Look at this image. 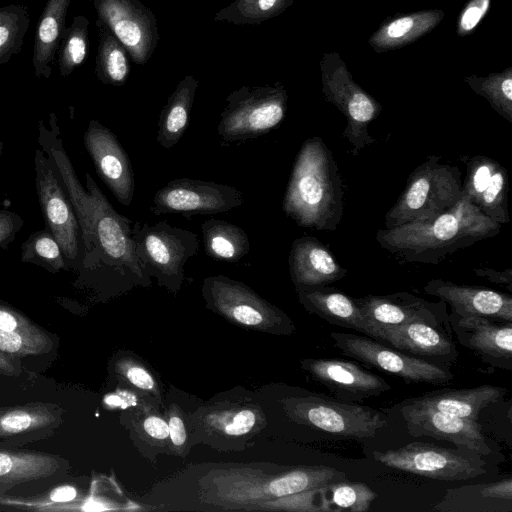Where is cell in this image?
<instances>
[{"label":"cell","instance_id":"cell-1","mask_svg":"<svg viewBox=\"0 0 512 512\" xmlns=\"http://www.w3.org/2000/svg\"><path fill=\"white\" fill-rule=\"evenodd\" d=\"M53 163L79 222L83 272L124 289L150 285L135 252L132 220L113 208L89 173L86 189L81 185L66 153L56 154Z\"/></svg>","mask_w":512,"mask_h":512},{"label":"cell","instance_id":"cell-2","mask_svg":"<svg viewBox=\"0 0 512 512\" xmlns=\"http://www.w3.org/2000/svg\"><path fill=\"white\" fill-rule=\"evenodd\" d=\"M500 228L501 224L462 196L452 208L430 220L379 229L376 241L407 262L436 264L461 248L496 236Z\"/></svg>","mask_w":512,"mask_h":512},{"label":"cell","instance_id":"cell-3","mask_svg":"<svg viewBox=\"0 0 512 512\" xmlns=\"http://www.w3.org/2000/svg\"><path fill=\"white\" fill-rule=\"evenodd\" d=\"M344 189L331 150L320 137L304 141L294 161L282 209L298 226L336 230L344 213Z\"/></svg>","mask_w":512,"mask_h":512},{"label":"cell","instance_id":"cell-4","mask_svg":"<svg viewBox=\"0 0 512 512\" xmlns=\"http://www.w3.org/2000/svg\"><path fill=\"white\" fill-rule=\"evenodd\" d=\"M429 155L408 176L396 203L385 215V228L426 221L452 208L462 197L461 172Z\"/></svg>","mask_w":512,"mask_h":512},{"label":"cell","instance_id":"cell-5","mask_svg":"<svg viewBox=\"0 0 512 512\" xmlns=\"http://www.w3.org/2000/svg\"><path fill=\"white\" fill-rule=\"evenodd\" d=\"M132 239L145 272L177 292L184 279V265L198 253L197 235L166 221L154 225L137 221L132 225Z\"/></svg>","mask_w":512,"mask_h":512},{"label":"cell","instance_id":"cell-6","mask_svg":"<svg viewBox=\"0 0 512 512\" xmlns=\"http://www.w3.org/2000/svg\"><path fill=\"white\" fill-rule=\"evenodd\" d=\"M287 100V92L280 83L242 86L226 97L217 134L225 142H241L267 134L284 119Z\"/></svg>","mask_w":512,"mask_h":512},{"label":"cell","instance_id":"cell-7","mask_svg":"<svg viewBox=\"0 0 512 512\" xmlns=\"http://www.w3.org/2000/svg\"><path fill=\"white\" fill-rule=\"evenodd\" d=\"M285 407L288 415L298 423L357 440L373 438L387 425L385 414L379 410L324 396L289 399Z\"/></svg>","mask_w":512,"mask_h":512},{"label":"cell","instance_id":"cell-8","mask_svg":"<svg viewBox=\"0 0 512 512\" xmlns=\"http://www.w3.org/2000/svg\"><path fill=\"white\" fill-rule=\"evenodd\" d=\"M330 336L343 355L397 376L407 384L440 385L454 378L448 367L405 354L366 335L331 332Z\"/></svg>","mask_w":512,"mask_h":512},{"label":"cell","instance_id":"cell-9","mask_svg":"<svg viewBox=\"0 0 512 512\" xmlns=\"http://www.w3.org/2000/svg\"><path fill=\"white\" fill-rule=\"evenodd\" d=\"M374 459L403 472L440 480L462 481L485 474V462L461 449L413 442L397 449L374 451Z\"/></svg>","mask_w":512,"mask_h":512},{"label":"cell","instance_id":"cell-10","mask_svg":"<svg viewBox=\"0 0 512 512\" xmlns=\"http://www.w3.org/2000/svg\"><path fill=\"white\" fill-rule=\"evenodd\" d=\"M36 190L46 228L60 245L68 267L81 268L80 226L54 165L42 149L35 152Z\"/></svg>","mask_w":512,"mask_h":512},{"label":"cell","instance_id":"cell-11","mask_svg":"<svg viewBox=\"0 0 512 512\" xmlns=\"http://www.w3.org/2000/svg\"><path fill=\"white\" fill-rule=\"evenodd\" d=\"M202 292L208 306L239 324L272 328L284 334L295 330L284 312L262 299L245 284L228 276L205 278Z\"/></svg>","mask_w":512,"mask_h":512},{"label":"cell","instance_id":"cell-12","mask_svg":"<svg viewBox=\"0 0 512 512\" xmlns=\"http://www.w3.org/2000/svg\"><path fill=\"white\" fill-rule=\"evenodd\" d=\"M243 203V193L233 186L178 178L169 181L154 194L150 210L155 215H208L231 211Z\"/></svg>","mask_w":512,"mask_h":512},{"label":"cell","instance_id":"cell-13","mask_svg":"<svg viewBox=\"0 0 512 512\" xmlns=\"http://www.w3.org/2000/svg\"><path fill=\"white\" fill-rule=\"evenodd\" d=\"M102 22L123 44L130 60L143 65L151 58L159 41L155 14L140 0H93Z\"/></svg>","mask_w":512,"mask_h":512},{"label":"cell","instance_id":"cell-14","mask_svg":"<svg viewBox=\"0 0 512 512\" xmlns=\"http://www.w3.org/2000/svg\"><path fill=\"white\" fill-rule=\"evenodd\" d=\"M84 146L98 176L117 201L132 203L135 177L131 161L116 135L97 120H90L84 133Z\"/></svg>","mask_w":512,"mask_h":512},{"label":"cell","instance_id":"cell-15","mask_svg":"<svg viewBox=\"0 0 512 512\" xmlns=\"http://www.w3.org/2000/svg\"><path fill=\"white\" fill-rule=\"evenodd\" d=\"M402 417L408 433L414 437L429 436L466 447L477 454L493 453L478 420L458 417L426 406L402 402Z\"/></svg>","mask_w":512,"mask_h":512},{"label":"cell","instance_id":"cell-16","mask_svg":"<svg viewBox=\"0 0 512 512\" xmlns=\"http://www.w3.org/2000/svg\"><path fill=\"white\" fill-rule=\"evenodd\" d=\"M354 300L368 322L371 332L375 327L411 322H422L451 331L446 303L442 300L432 303L408 292L367 295Z\"/></svg>","mask_w":512,"mask_h":512},{"label":"cell","instance_id":"cell-17","mask_svg":"<svg viewBox=\"0 0 512 512\" xmlns=\"http://www.w3.org/2000/svg\"><path fill=\"white\" fill-rule=\"evenodd\" d=\"M323 92L344 114L347 126L343 136L350 143L353 155L357 156L365 146L375 142L369 134V124L379 115L381 106L364 92L343 72L326 74L323 77Z\"/></svg>","mask_w":512,"mask_h":512},{"label":"cell","instance_id":"cell-18","mask_svg":"<svg viewBox=\"0 0 512 512\" xmlns=\"http://www.w3.org/2000/svg\"><path fill=\"white\" fill-rule=\"evenodd\" d=\"M372 339L405 354L448 367L458 358L451 331L422 322L372 329Z\"/></svg>","mask_w":512,"mask_h":512},{"label":"cell","instance_id":"cell-19","mask_svg":"<svg viewBox=\"0 0 512 512\" xmlns=\"http://www.w3.org/2000/svg\"><path fill=\"white\" fill-rule=\"evenodd\" d=\"M457 341L472 350L487 365L505 370L512 368V322L480 316H448Z\"/></svg>","mask_w":512,"mask_h":512},{"label":"cell","instance_id":"cell-20","mask_svg":"<svg viewBox=\"0 0 512 512\" xmlns=\"http://www.w3.org/2000/svg\"><path fill=\"white\" fill-rule=\"evenodd\" d=\"M508 190L507 170L498 161L484 155H476L466 160L462 196L501 225L510 220Z\"/></svg>","mask_w":512,"mask_h":512},{"label":"cell","instance_id":"cell-21","mask_svg":"<svg viewBox=\"0 0 512 512\" xmlns=\"http://www.w3.org/2000/svg\"><path fill=\"white\" fill-rule=\"evenodd\" d=\"M302 368L316 381L347 401H362L391 390L383 378L342 359H304Z\"/></svg>","mask_w":512,"mask_h":512},{"label":"cell","instance_id":"cell-22","mask_svg":"<svg viewBox=\"0 0 512 512\" xmlns=\"http://www.w3.org/2000/svg\"><path fill=\"white\" fill-rule=\"evenodd\" d=\"M424 292L448 304L451 312L460 316H480L512 322V297L486 287L460 285L442 279H432Z\"/></svg>","mask_w":512,"mask_h":512},{"label":"cell","instance_id":"cell-23","mask_svg":"<svg viewBox=\"0 0 512 512\" xmlns=\"http://www.w3.org/2000/svg\"><path fill=\"white\" fill-rule=\"evenodd\" d=\"M64 410L57 404L30 402L0 407V444L21 446L55 433Z\"/></svg>","mask_w":512,"mask_h":512},{"label":"cell","instance_id":"cell-24","mask_svg":"<svg viewBox=\"0 0 512 512\" xmlns=\"http://www.w3.org/2000/svg\"><path fill=\"white\" fill-rule=\"evenodd\" d=\"M69 467L59 455L0 444V495L26 483L56 479Z\"/></svg>","mask_w":512,"mask_h":512},{"label":"cell","instance_id":"cell-25","mask_svg":"<svg viewBox=\"0 0 512 512\" xmlns=\"http://www.w3.org/2000/svg\"><path fill=\"white\" fill-rule=\"evenodd\" d=\"M288 264L296 288L326 286L347 274L328 247L312 236L293 241Z\"/></svg>","mask_w":512,"mask_h":512},{"label":"cell","instance_id":"cell-26","mask_svg":"<svg viewBox=\"0 0 512 512\" xmlns=\"http://www.w3.org/2000/svg\"><path fill=\"white\" fill-rule=\"evenodd\" d=\"M296 291L300 303L309 313L330 324L372 337L371 328L353 297L327 285L300 287Z\"/></svg>","mask_w":512,"mask_h":512},{"label":"cell","instance_id":"cell-27","mask_svg":"<svg viewBox=\"0 0 512 512\" xmlns=\"http://www.w3.org/2000/svg\"><path fill=\"white\" fill-rule=\"evenodd\" d=\"M506 393L505 388L486 384L469 389L435 390L406 399L405 402L430 407L462 418L478 420L481 410L498 402Z\"/></svg>","mask_w":512,"mask_h":512},{"label":"cell","instance_id":"cell-28","mask_svg":"<svg viewBox=\"0 0 512 512\" xmlns=\"http://www.w3.org/2000/svg\"><path fill=\"white\" fill-rule=\"evenodd\" d=\"M72 0H47L37 23L32 65L34 75L48 79L65 29V20Z\"/></svg>","mask_w":512,"mask_h":512},{"label":"cell","instance_id":"cell-29","mask_svg":"<svg viewBox=\"0 0 512 512\" xmlns=\"http://www.w3.org/2000/svg\"><path fill=\"white\" fill-rule=\"evenodd\" d=\"M197 88L198 80L186 75L168 97L157 123L156 141L162 148H173L186 132Z\"/></svg>","mask_w":512,"mask_h":512},{"label":"cell","instance_id":"cell-30","mask_svg":"<svg viewBox=\"0 0 512 512\" xmlns=\"http://www.w3.org/2000/svg\"><path fill=\"white\" fill-rule=\"evenodd\" d=\"M206 255L215 260L236 263L250 251V241L239 226L221 219H209L201 224Z\"/></svg>","mask_w":512,"mask_h":512},{"label":"cell","instance_id":"cell-31","mask_svg":"<svg viewBox=\"0 0 512 512\" xmlns=\"http://www.w3.org/2000/svg\"><path fill=\"white\" fill-rule=\"evenodd\" d=\"M96 26L99 34L95 66L96 76L103 84L122 86L126 83L130 72L128 52L123 44L98 19L96 20Z\"/></svg>","mask_w":512,"mask_h":512},{"label":"cell","instance_id":"cell-32","mask_svg":"<svg viewBox=\"0 0 512 512\" xmlns=\"http://www.w3.org/2000/svg\"><path fill=\"white\" fill-rule=\"evenodd\" d=\"M377 494L366 484L343 480L320 488L323 512H367Z\"/></svg>","mask_w":512,"mask_h":512},{"label":"cell","instance_id":"cell-33","mask_svg":"<svg viewBox=\"0 0 512 512\" xmlns=\"http://www.w3.org/2000/svg\"><path fill=\"white\" fill-rule=\"evenodd\" d=\"M88 26L89 20L83 15H77L71 25L65 27L57 51L62 77H68L85 62L89 52Z\"/></svg>","mask_w":512,"mask_h":512},{"label":"cell","instance_id":"cell-34","mask_svg":"<svg viewBox=\"0 0 512 512\" xmlns=\"http://www.w3.org/2000/svg\"><path fill=\"white\" fill-rule=\"evenodd\" d=\"M29 24L27 6L10 4L0 7V68L22 50Z\"/></svg>","mask_w":512,"mask_h":512},{"label":"cell","instance_id":"cell-35","mask_svg":"<svg viewBox=\"0 0 512 512\" xmlns=\"http://www.w3.org/2000/svg\"><path fill=\"white\" fill-rule=\"evenodd\" d=\"M439 19L441 16L434 12H422L398 18L382 27L371 42L375 47L383 49L402 45L428 31Z\"/></svg>","mask_w":512,"mask_h":512},{"label":"cell","instance_id":"cell-36","mask_svg":"<svg viewBox=\"0 0 512 512\" xmlns=\"http://www.w3.org/2000/svg\"><path fill=\"white\" fill-rule=\"evenodd\" d=\"M293 0H234L219 10L215 21L236 25H258L284 11Z\"/></svg>","mask_w":512,"mask_h":512},{"label":"cell","instance_id":"cell-37","mask_svg":"<svg viewBox=\"0 0 512 512\" xmlns=\"http://www.w3.org/2000/svg\"><path fill=\"white\" fill-rule=\"evenodd\" d=\"M21 261L40 265L53 273L68 267L60 245L47 228L36 231L23 242Z\"/></svg>","mask_w":512,"mask_h":512},{"label":"cell","instance_id":"cell-38","mask_svg":"<svg viewBox=\"0 0 512 512\" xmlns=\"http://www.w3.org/2000/svg\"><path fill=\"white\" fill-rule=\"evenodd\" d=\"M52 341L42 330L35 332L0 330V352L14 356L47 352Z\"/></svg>","mask_w":512,"mask_h":512},{"label":"cell","instance_id":"cell-39","mask_svg":"<svg viewBox=\"0 0 512 512\" xmlns=\"http://www.w3.org/2000/svg\"><path fill=\"white\" fill-rule=\"evenodd\" d=\"M470 84L490 102L494 110L512 123V79L509 74L473 81Z\"/></svg>","mask_w":512,"mask_h":512},{"label":"cell","instance_id":"cell-40","mask_svg":"<svg viewBox=\"0 0 512 512\" xmlns=\"http://www.w3.org/2000/svg\"><path fill=\"white\" fill-rule=\"evenodd\" d=\"M214 428L228 436L248 433L256 424V415L250 409L224 412L211 419Z\"/></svg>","mask_w":512,"mask_h":512},{"label":"cell","instance_id":"cell-41","mask_svg":"<svg viewBox=\"0 0 512 512\" xmlns=\"http://www.w3.org/2000/svg\"><path fill=\"white\" fill-rule=\"evenodd\" d=\"M0 330L35 332L41 329L19 311L0 303Z\"/></svg>","mask_w":512,"mask_h":512},{"label":"cell","instance_id":"cell-42","mask_svg":"<svg viewBox=\"0 0 512 512\" xmlns=\"http://www.w3.org/2000/svg\"><path fill=\"white\" fill-rule=\"evenodd\" d=\"M118 371L131 385L139 390L155 392L156 383L144 367L133 362H125L118 366Z\"/></svg>","mask_w":512,"mask_h":512},{"label":"cell","instance_id":"cell-43","mask_svg":"<svg viewBox=\"0 0 512 512\" xmlns=\"http://www.w3.org/2000/svg\"><path fill=\"white\" fill-rule=\"evenodd\" d=\"M23 224V219L17 213L0 210V248H6L15 239Z\"/></svg>","mask_w":512,"mask_h":512},{"label":"cell","instance_id":"cell-44","mask_svg":"<svg viewBox=\"0 0 512 512\" xmlns=\"http://www.w3.org/2000/svg\"><path fill=\"white\" fill-rule=\"evenodd\" d=\"M490 0H473L461 15L459 27L461 32H469L475 28L488 10Z\"/></svg>","mask_w":512,"mask_h":512},{"label":"cell","instance_id":"cell-45","mask_svg":"<svg viewBox=\"0 0 512 512\" xmlns=\"http://www.w3.org/2000/svg\"><path fill=\"white\" fill-rule=\"evenodd\" d=\"M480 493L489 499L512 502V479L505 478L499 481L479 484Z\"/></svg>","mask_w":512,"mask_h":512},{"label":"cell","instance_id":"cell-46","mask_svg":"<svg viewBox=\"0 0 512 512\" xmlns=\"http://www.w3.org/2000/svg\"><path fill=\"white\" fill-rule=\"evenodd\" d=\"M144 432L152 439L166 440L169 437L168 423L159 416H149L142 424Z\"/></svg>","mask_w":512,"mask_h":512},{"label":"cell","instance_id":"cell-47","mask_svg":"<svg viewBox=\"0 0 512 512\" xmlns=\"http://www.w3.org/2000/svg\"><path fill=\"white\" fill-rule=\"evenodd\" d=\"M169 437L172 444L179 448L186 442V429L181 416L176 412H171L168 416Z\"/></svg>","mask_w":512,"mask_h":512},{"label":"cell","instance_id":"cell-48","mask_svg":"<svg viewBox=\"0 0 512 512\" xmlns=\"http://www.w3.org/2000/svg\"><path fill=\"white\" fill-rule=\"evenodd\" d=\"M475 274L479 277L485 278L492 283L507 285L508 290L511 291L512 285V269L507 268L504 271H496L491 268H473Z\"/></svg>","mask_w":512,"mask_h":512},{"label":"cell","instance_id":"cell-49","mask_svg":"<svg viewBox=\"0 0 512 512\" xmlns=\"http://www.w3.org/2000/svg\"><path fill=\"white\" fill-rule=\"evenodd\" d=\"M2 149H3V143L0 141V156H1V153H2Z\"/></svg>","mask_w":512,"mask_h":512}]
</instances>
